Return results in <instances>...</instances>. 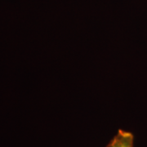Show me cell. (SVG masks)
<instances>
[{
  "label": "cell",
  "mask_w": 147,
  "mask_h": 147,
  "mask_svg": "<svg viewBox=\"0 0 147 147\" xmlns=\"http://www.w3.org/2000/svg\"><path fill=\"white\" fill-rule=\"evenodd\" d=\"M134 136L130 131L119 129L105 147H133Z\"/></svg>",
  "instance_id": "obj_1"
}]
</instances>
